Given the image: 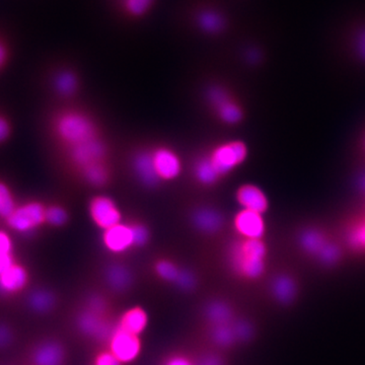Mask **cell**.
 I'll list each match as a JSON object with an SVG mask.
<instances>
[{
    "instance_id": "6da1fadb",
    "label": "cell",
    "mask_w": 365,
    "mask_h": 365,
    "mask_svg": "<svg viewBox=\"0 0 365 365\" xmlns=\"http://www.w3.org/2000/svg\"><path fill=\"white\" fill-rule=\"evenodd\" d=\"M170 29L182 41L222 45L237 31L232 7L225 0H178Z\"/></svg>"
},
{
    "instance_id": "7a4b0ae2",
    "label": "cell",
    "mask_w": 365,
    "mask_h": 365,
    "mask_svg": "<svg viewBox=\"0 0 365 365\" xmlns=\"http://www.w3.org/2000/svg\"><path fill=\"white\" fill-rule=\"evenodd\" d=\"M295 241L299 251L322 267H336L344 257V244L319 225L300 227Z\"/></svg>"
},
{
    "instance_id": "3957f363",
    "label": "cell",
    "mask_w": 365,
    "mask_h": 365,
    "mask_svg": "<svg viewBox=\"0 0 365 365\" xmlns=\"http://www.w3.org/2000/svg\"><path fill=\"white\" fill-rule=\"evenodd\" d=\"M106 16L120 28L130 29L150 20L163 0H98Z\"/></svg>"
},
{
    "instance_id": "277c9868",
    "label": "cell",
    "mask_w": 365,
    "mask_h": 365,
    "mask_svg": "<svg viewBox=\"0 0 365 365\" xmlns=\"http://www.w3.org/2000/svg\"><path fill=\"white\" fill-rule=\"evenodd\" d=\"M267 247L263 240L242 239L230 249V262L235 272L246 278L260 277L265 270Z\"/></svg>"
},
{
    "instance_id": "5b68a950",
    "label": "cell",
    "mask_w": 365,
    "mask_h": 365,
    "mask_svg": "<svg viewBox=\"0 0 365 365\" xmlns=\"http://www.w3.org/2000/svg\"><path fill=\"white\" fill-rule=\"evenodd\" d=\"M57 134L71 145L86 143L96 138V127L90 118L78 112H67L57 120Z\"/></svg>"
},
{
    "instance_id": "8992f818",
    "label": "cell",
    "mask_w": 365,
    "mask_h": 365,
    "mask_svg": "<svg viewBox=\"0 0 365 365\" xmlns=\"http://www.w3.org/2000/svg\"><path fill=\"white\" fill-rule=\"evenodd\" d=\"M248 148L242 141H230L217 146L211 153L213 167L220 176H225L246 160Z\"/></svg>"
},
{
    "instance_id": "52a82bcc",
    "label": "cell",
    "mask_w": 365,
    "mask_h": 365,
    "mask_svg": "<svg viewBox=\"0 0 365 365\" xmlns=\"http://www.w3.org/2000/svg\"><path fill=\"white\" fill-rule=\"evenodd\" d=\"M46 209L38 202L26 203L14 209L6 218L7 225L19 232H32L46 222Z\"/></svg>"
},
{
    "instance_id": "ba28073f",
    "label": "cell",
    "mask_w": 365,
    "mask_h": 365,
    "mask_svg": "<svg viewBox=\"0 0 365 365\" xmlns=\"http://www.w3.org/2000/svg\"><path fill=\"white\" fill-rule=\"evenodd\" d=\"M110 351L122 364H130L141 352V341L139 336L117 328L113 331L109 343Z\"/></svg>"
},
{
    "instance_id": "9c48e42d",
    "label": "cell",
    "mask_w": 365,
    "mask_h": 365,
    "mask_svg": "<svg viewBox=\"0 0 365 365\" xmlns=\"http://www.w3.org/2000/svg\"><path fill=\"white\" fill-rule=\"evenodd\" d=\"M51 74L53 88L61 97L69 98L78 91L81 78L76 67L68 62L55 63Z\"/></svg>"
},
{
    "instance_id": "30bf717a",
    "label": "cell",
    "mask_w": 365,
    "mask_h": 365,
    "mask_svg": "<svg viewBox=\"0 0 365 365\" xmlns=\"http://www.w3.org/2000/svg\"><path fill=\"white\" fill-rule=\"evenodd\" d=\"M90 215L93 222L104 230L121 223V212L109 197L93 198L90 204Z\"/></svg>"
},
{
    "instance_id": "8fae6325",
    "label": "cell",
    "mask_w": 365,
    "mask_h": 365,
    "mask_svg": "<svg viewBox=\"0 0 365 365\" xmlns=\"http://www.w3.org/2000/svg\"><path fill=\"white\" fill-rule=\"evenodd\" d=\"M234 225L242 239L262 240L265 235L266 223L261 213L242 209L235 215Z\"/></svg>"
},
{
    "instance_id": "7c38bea8",
    "label": "cell",
    "mask_w": 365,
    "mask_h": 365,
    "mask_svg": "<svg viewBox=\"0 0 365 365\" xmlns=\"http://www.w3.org/2000/svg\"><path fill=\"white\" fill-rule=\"evenodd\" d=\"M103 242L108 251L114 254H122L134 247L133 232L131 225L119 223L104 230Z\"/></svg>"
},
{
    "instance_id": "4fadbf2b",
    "label": "cell",
    "mask_w": 365,
    "mask_h": 365,
    "mask_svg": "<svg viewBox=\"0 0 365 365\" xmlns=\"http://www.w3.org/2000/svg\"><path fill=\"white\" fill-rule=\"evenodd\" d=\"M153 163L160 180L176 179L181 174L182 165L179 157L169 148H158L153 153Z\"/></svg>"
},
{
    "instance_id": "5bb4252c",
    "label": "cell",
    "mask_w": 365,
    "mask_h": 365,
    "mask_svg": "<svg viewBox=\"0 0 365 365\" xmlns=\"http://www.w3.org/2000/svg\"><path fill=\"white\" fill-rule=\"evenodd\" d=\"M29 283V273L23 265L14 263L0 274V294L11 297L20 294Z\"/></svg>"
},
{
    "instance_id": "9a60e30c",
    "label": "cell",
    "mask_w": 365,
    "mask_h": 365,
    "mask_svg": "<svg viewBox=\"0 0 365 365\" xmlns=\"http://www.w3.org/2000/svg\"><path fill=\"white\" fill-rule=\"evenodd\" d=\"M299 283L292 274H276L271 281V294L274 299L283 306H288L294 302L299 295Z\"/></svg>"
},
{
    "instance_id": "2e32d148",
    "label": "cell",
    "mask_w": 365,
    "mask_h": 365,
    "mask_svg": "<svg viewBox=\"0 0 365 365\" xmlns=\"http://www.w3.org/2000/svg\"><path fill=\"white\" fill-rule=\"evenodd\" d=\"M106 155L104 144L97 138L72 146L71 158L76 165L86 168L93 163H101Z\"/></svg>"
},
{
    "instance_id": "e0dca14e",
    "label": "cell",
    "mask_w": 365,
    "mask_h": 365,
    "mask_svg": "<svg viewBox=\"0 0 365 365\" xmlns=\"http://www.w3.org/2000/svg\"><path fill=\"white\" fill-rule=\"evenodd\" d=\"M237 202L242 209L255 211L264 215L269 208L267 196L259 187L247 184L240 187L235 195Z\"/></svg>"
},
{
    "instance_id": "ac0fdd59",
    "label": "cell",
    "mask_w": 365,
    "mask_h": 365,
    "mask_svg": "<svg viewBox=\"0 0 365 365\" xmlns=\"http://www.w3.org/2000/svg\"><path fill=\"white\" fill-rule=\"evenodd\" d=\"M78 325L81 332L98 340L110 339L114 331L101 314L91 311L83 312L78 317Z\"/></svg>"
},
{
    "instance_id": "d6986e66",
    "label": "cell",
    "mask_w": 365,
    "mask_h": 365,
    "mask_svg": "<svg viewBox=\"0 0 365 365\" xmlns=\"http://www.w3.org/2000/svg\"><path fill=\"white\" fill-rule=\"evenodd\" d=\"M66 350L57 341H46L38 345L32 353L34 365H63Z\"/></svg>"
},
{
    "instance_id": "ffe728a7",
    "label": "cell",
    "mask_w": 365,
    "mask_h": 365,
    "mask_svg": "<svg viewBox=\"0 0 365 365\" xmlns=\"http://www.w3.org/2000/svg\"><path fill=\"white\" fill-rule=\"evenodd\" d=\"M192 222L197 230L204 234H215L222 230L223 218L220 211L215 209L204 207L198 209L192 216Z\"/></svg>"
},
{
    "instance_id": "44dd1931",
    "label": "cell",
    "mask_w": 365,
    "mask_h": 365,
    "mask_svg": "<svg viewBox=\"0 0 365 365\" xmlns=\"http://www.w3.org/2000/svg\"><path fill=\"white\" fill-rule=\"evenodd\" d=\"M133 168L137 178L144 186L155 187L160 181L151 153H138L134 158Z\"/></svg>"
},
{
    "instance_id": "7402d4cb",
    "label": "cell",
    "mask_w": 365,
    "mask_h": 365,
    "mask_svg": "<svg viewBox=\"0 0 365 365\" xmlns=\"http://www.w3.org/2000/svg\"><path fill=\"white\" fill-rule=\"evenodd\" d=\"M148 324V314L141 307H136L125 312L120 319L118 328L133 334V335L139 336L145 330Z\"/></svg>"
},
{
    "instance_id": "603a6c76",
    "label": "cell",
    "mask_w": 365,
    "mask_h": 365,
    "mask_svg": "<svg viewBox=\"0 0 365 365\" xmlns=\"http://www.w3.org/2000/svg\"><path fill=\"white\" fill-rule=\"evenodd\" d=\"M16 41L14 29L0 21V72L4 71L11 62Z\"/></svg>"
},
{
    "instance_id": "cb8c5ba5",
    "label": "cell",
    "mask_w": 365,
    "mask_h": 365,
    "mask_svg": "<svg viewBox=\"0 0 365 365\" xmlns=\"http://www.w3.org/2000/svg\"><path fill=\"white\" fill-rule=\"evenodd\" d=\"M343 242L353 251L365 253V215L348 225Z\"/></svg>"
},
{
    "instance_id": "d4e9b609",
    "label": "cell",
    "mask_w": 365,
    "mask_h": 365,
    "mask_svg": "<svg viewBox=\"0 0 365 365\" xmlns=\"http://www.w3.org/2000/svg\"><path fill=\"white\" fill-rule=\"evenodd\" d=\"M106 279L110 287L116 292H124L128 289L132 284V275L130 271L121 265L110 266L106 271Z\"/></svg>"
},
{
    "instance_id": "484cf974",
    "label": "cell",
    "mask_w": 365,
    "mask_h": 365,
    "mask_svg": "<svg viewBox=\"0 0 365 365\" xmlns=\"http://www.w3.org/2000/svg\"><path fill=\"white\" fill-rule=\"evenodd\" d=\"M206 316L215 326L230 325L234 319L232 309L222 302H215L209 304Z\"/></svg>"
},
{
    "instance_id": "4316f807",
    "label": "cell",
    "mask_w": 365,
    "mask_h": 365,
    "mask_svg": "<svg viewBox=\"0 0 365 365\" xmlns=\"http://www.w3.org/2000/svg\"><path fill=\"white\" fill-rule=\"evenodd\" d=\"M56 304V299L47 290H37L31 294L29 306L36 313L45 314L51 311Z\"/></svg>"
},
{
    "instance_id": "83f0119b",
    "label": "cell",
    "mask_w": 365,
    "mask_h": 365,
    "mask_svg": "<svg viewBox=\"0 0 365 365\" xmlns=\"http://www.w3.org/2000/svg\"><path fill=\"white\" fill-rule=\"evenodd\" d=\"M195 176L199 182L204 185H212L218 181L220 176L213 167L210 158H203L197 162L195 165Z\"/></svg>"
},
{
    "instance_id": "f1b7e54d",
    "label": "cell",
    "mask_w": 365,
    "mask_h": 365,
    "mask_svg": "<svg viewBox=\"0 0 365 365\" xmlns=\"http://www.w3.org/2000/svg\"><path fill=\"white\" fill-rule=\"evenodd\" d=\"M16 263L14 256V246L11 237L6 232L0 230V274Z\"/></svg>"
},
{
    "instance_id": "f546056e",
    "label": "cell",
    "mask_w": 365,
    "mask_h": 365,
    "mask_svg": "<svg viewBox=\"0 0 365 365\" xmlns=\"http://www.w3.org/2000/svg\"><path fill=\"white\" fill-rule=\"evenodd\" d=\"M83 170L86 181L91 186H104L108 179H109L107 169L101 163L88 165V167L83 168Z\"/></svg>"
},
{
    "instance_id": "4dcf8cb0",
    "label": "cell",
    "mask_w": 365,
    "mask_h": 365,
    "mask_svg": "<svg viewBox=\"0 0 365 365\" xmlns=\"http://www.w3.org/2000/svg\"><path fill=\"white\" fill-rule=\"evenodd\" d=\"M216 113H217L222 121L230 125L239 123L244 117L242 108L234 101V98L230 100V102L225 103L222 107L218 108Z\"/></svg>"
},
{
    "instance_id": "1f68e13d",
    "label": "cell",
    "mask_w": 365,
    "mask_h": 365,
    "mask_svg": "<svg viewBox=\"0 0 365 365\" xmlns=\"http://www.w3.org/2000/svg\"><path fill=\"white\" fill-rule=\"evenodd\" d=\"M212 339L222 347H230L237 340L235 325L215 326L212 330Z\"/></svg>"
},
{
    "instance_id": "d6a6232c",
    "label": "cell",
    "mask_w": 365,
    "mask_h": 365,
    "mask_svg": "<svg viewBox=\"0 0 365 365\" xmlns=\"http://www.w3.org/2000/svg\"><path fill=\"white\" fill-rule=\"evenodd\" d=\"M16 208L11 190L4 182H0V217H9Z\"/></svg>"
},
{
    "instance_id": "836d02e7",
    "label": "cell",
    "mask_w": 365,
    "mask_h": 365,
    "mask_svg": "<svg viewBox=\"0 0 365 365\" xmlns=\"http://www.w3.org/2000/svg\"><path fill=\"white\" fill-rule=\"evenodd\" d=\"M180 271L181 270L175 264L167 260L158 262L155 265V272L163 280L168 281V282H176Z\"/></svg>"
},
{
    "instance_id": "e575fe53",
    "label": "cell",
    "mask_w": 365,
    "mask_h": 365,
    "mask_svg": "<svg viewBox=\"0 0 365 365\" xmlns=\"http://www.w3.org/2000/svg\"><path fill=\"white\" fill-rule=\"evenodd\" d=\"M46 222H49L53 227H61L67 222L66 211L59 206H51L46 209Z\"/></svg>"
},
{
    "instance_id": "d590c367",
    "label": "cell",
    "mask_w": 365,
    "mask_h": 365,
    "mask_svg": "<svg viewBox=\"0 0 365 365\" xmlns=\"http://www.w3.org/2000/svg\"><path fill=\"white\" fill-rule=\"evenodd\" d=\"M16 333L11 326L0 323V350L6 349L14 342Z\"/></svg>"
},
{
    "instance_id": "8d00e7d4",
    "label": "cell",
    "mask_w": 365,
    "mask_h": 365,
    "mask_svg": "<svg viewBox=\"0 0 365 365\" xmlns=\"http://www.w3.org/2000/svg\"><path fill=\"white\" fill-rule=\"evenodd\" d=\"M175 283L182 290H192L195 287L196 280L193 274L189 272V271L181 270L180 271L179 277Z\"/></svg>"
},
{
    "instance_id": "74e56055",
    "label": "cell",
    "mask_w": 365,
    "mask_h": 365,
    "mask_svg": "<svg viewBox=\"0 0 365 365\" xmlns=\"http://www.w3.org/2000/svg\"><path fill=\"white\" fill-rule=\"evenodd\" d=\"M131 227L133 232L134 247L144 246L150 237L148 228L140 225H133Z\"/></svg>"
},
{
    "instance_id": "f35d334b",
    "label": "cell",
    "mask_w": 365,
    "mask_h": 365,
    "mask_svg": "<svg viewBox=\"0 0 365 365\" xmlns=\"http://www.w3.org/2000/svg\"><path fill=\"white\" fill-rule=\"evenodd\" d=\"M95 365H122V364L109 350V351L100 353L96 357Z\"/></svg>"
},
{
    "instance_id": "ab89813d",
    "label": "cell",
    "mask_w": 365,
    "mask_h": 365,
    "mask_svg": "<svg viewBox=\"0 0 365 365\" xmlns=\"http://www.w3.org/2000/svg\"><path fill=\"white\" fill-rule=\"evenodd\" d=\"M88 304H90V311L93 312V313L101 314L105 312L106 304L104 299H101L97 295L91 297Z\"/></svg>"
},
{
    "instance_id": "60d3db41",
    "label": "cell",
    "mask_w": 365,
    "mask_h": 365,
    "mask_svg": "<svg viewBox=\"0 0 365 365\" xmlns=\"http://www.w3.org/2000/svg\"><path fill=\"white\" fill-rule=\"evenodd\" d=\"M355 185L360 195L365 198V170H359L355 179Z\"/></svg>"
},
{
    "instance_id": "b9f144b4",
    "label": "cell",
    "mask_w": 365,
    "mask_h": 365,
    "mask_svg": "<svg viewBox=\"0 0 365 365\" xmlns=\"http://www.w3.org/2000/svg\"><path fill=\"white\" fill-rule=\"evenodd\" d=\"M165 365H194L192 364L191 360L187 359V357L181 356V355H178V356L170 357L167 362H165Z\"/></svg>"
},
{
    "instance_id": "7bdbcfd3",
    "label": "cell",
    "mask_w": 365,
    "mask_h": 365,
    "mask_svg": "<svg viewBox=\"0 0 365 365\" xmlns=\"http://www.w3.org/2000/svg\"><path fill=\"white\" fill-rule=\"evenodd\" d=\"M9 134V123L4 119V118L0 117V143L1 141L6 140L7 136Z\"/></svg>"
},
{
    "instance_id": "ee69618b",
    "label": "cell",
    "mask_w": 365,
    "mask_h": 365,
    "mask_svg": "<svg viewBox=\"0 0 365 365\" xmlns=\"http://www.w3.org/2000/svg\"><path fill=\"white\" fill-rule=\"evenodd\" d=\"M200 365H223V362L220 357L209 356L201 362Z\"/></svg>"
},
{
    "instance_id": "f6af8a7d",
    "label": "cell",
    "mask_w": 365,
    "mask_h": 365,
    "mask_svg": "<svg viewBox=\"0 0 365 365\" xmlns=\"http://www.w3.org/2000/svg\"><path fill=\"white\" fill-rule=\"evenodd\" d=\"M362 146H364V150L365 153V135L364 137V139H362Z\"/></svg>"
}]
</instances>
